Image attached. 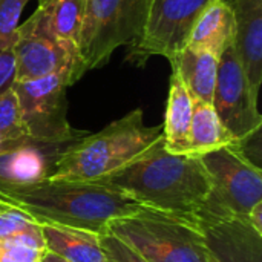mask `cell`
Masks as SVG:
<instances>
[{"label": "cell", "instance_id": "6da1fadb", "mask_svg": "<svg viewBox=\"0 0 262 262\" xmlns=\"http://www.w3.org/2000/svg\"><path fill=\"white\" fill-rule=\"evenodd\" d=\"M98 183L120 190L149 210L195 224L210 193V180L201 158L170 154L163 140Z\"/></svg>", "mask_w": 262, "mask_h": 262}, {"label": "cell", "instance_id": "7a4b0ae2", "mask_svg": "<svg viewBox=\"0 0 262 262\" xmlns=\"http://www.w3.org/2000/svg\"><path fill=\"white\" fill-rule=\"evenodd\" d=\"M0 203L20 209L38 224H55L104 233L111 221L144 210L120 190L98 181L51 180L0 186Z\"/></svg>", "mask_w": 262, "mask_h": 262}, {"label": "cell", "instance_id": "3957f363", "mask_svg": "<svg viewBox=\"0 0 262 262\" xmlns=\"http://www.w3.org/2000/svg\"><path fill=\"white\" fill-rule=\"evenodd\" d=\"M163 140V126H146L135 109L97 134L69 143L54 163L51 180L98 181L127 166Z\"/></svg>", "mask_w": 262, "mask_h": 262}, {"label": "cell", "instance_id": "277c9868", "mask_svg": "<svg viewBox=\"0 0 262 262\" xmlns=\"http://www.w3.org/2000/svg\"><path fill=\"white\" fill-rule=\"evenodd\" d=\"M106 232L130 246L147 262H209L201 227L166 213L144 209L111 221Z\"/></svg>", "mask_w": 262, "mask_h": 262}, {"label": "cell", "instance_id": "5b68a950", "mask_svg": "<svg viewBox=\"0 0 262 262\" xmlns=\"http://www.w3.org/2000/svg\"><path fill=\"white\" fill-rule=\"evenodd\" d=\"M210 180V193L198 213V226L229 218H247L262 203L261 167L252 163L238 144L200 157Z\"/></svg>", "mask_w": 262, "mask_h": 262}, {"label": "cell", "instance_id": "8992f818", "mask_svg": "<svg viewBox=\"0 0 262 262\" xmlns=\"http://www.w3.org/2000/svg\"><path fill=\"white\" fill-rule=\"evenodd\" d=\"M147 0H86L78 52L86 71L101 68L115 49L138 37Z\"/></svg>", "mask_w": 262, "mask_h": 262}, {"label": "cell", "instance_id": "52a82bcc", "mask_svg": "<svg viewBox=\"0 0 262 262\" xmlns=\"http://www.w3.org/2000/svg\"><path fill=\"white\" fill-rule=\"evenodd\" d=\"M72 83L64 74L12 83L20 106L21 123L31 141L66 146L83 137L68 121L66 89Z\"/></svg>", "mask_w": 262, "mask_h": 262}, {"label": "cell", "instance_id": "ba28073f", "mask_svg": "<svg viewBox=\"0 0 262 262\" xmlns=\"http://www.w3.org/2000/svg\"><path fill=\"white\" fill-rule=\"evenodd\" d=\"M212 0H147L141 31L129 45L127 61L144 66L152 55L169 61L180 54L201 11Z\"/></svg>", "mask_w": 262, "mask_h": 262}, {"label": "cell", "instance_id": "9c48e42d", "mask_svg": "<svg viewBox=\"0 0 262 262\" xmlns=\"http://www.w3.org/2000/svg\"><path fill=\"white\" fill-rule=\"evenodd\" d=\"M212 104L235 144H241L262 129L258 97L247 81L233 46L220 57Z\"/></svg>", "mask_w": 262, "mask_h": 262}, {"label": "cell", "instance_id": "30bf717a", "mask_svg": "<svg viewBox=\"0 0 262 262\" xmlns=\"http://www.w3.org/2000/svg\"><path fill=\"white\" fill-rule=\"evenodd\" d=\"M14 54L15 81L64 74L74 84L88 72L77 46L20 28H17Z\"/></svg>", "mask_w": 262, "mask_h": 262}, {"label": "cell", "instance_id": "8fae6325", "mask_svg": "<svg viewBox=\"0 0 262 262\" xmlns=\"http://www.w3.org/2000/svg\"><path fill=\"white\" fill-rule=\"evenodd\" d=\"M200 227L209 262H262V233L246 218H229Z\"/></svg>", "mask_w": 262, "mask_h": 262}, {"label": "cell", "instance_id": "7c38bea8", "mask_svg": "<svg viewBox=\"0 0 262 262\" xmlns=\"http://www.w3.org/2000/svg\"><path fill=\"white\" fill-rule=\"evenodd\" d=\"M235 14L233 51L253 94L262 84V0H227Z\"/></svg>", "mask_w": 262, "mask_h": 262}, {"label": "cell", "instance_id": "4fadbf2b", "mask_svg": "<svg viewBox=\"0 0 262 262\" xmlns=\"http://www.w3.org/2000/svg\"><path fill=\"white\" fill-rule=\"evenodd\" d=\"M66 146H49L28 140L2 152L0 186H25L49 178L58 154Z\"/></svg>", "mask_w": 262, "mask_h": 262}, {"label": "cell", "instance_id": "5bb4252c", "mask_svg": "<svg viewBox=\"0 0 262 262\" xmlns=\"http://www.w3.org/2000/svg\"><path fill=\"white\" fill-rule=\"evenodd\" d=\"M86 0H38L34 14L18 28L49 35L78 48Z\"/></svg>", "mask_w": 262, "mask_h": 262}, {"label": "cell", "instance_id": "9a60e30c", "mask_svg": "<svg viewBox=\"0 0 262 262\" xmlns=\"http://www.w3.org/2000/svg\"><path fill=\"white\" fill-rule=\"evenodd\" d=\"M233 37L235 14L230 3L227 0H212L196 18L186 46L221 57L233 45Z\"/></svg>", "mask_w": 262, "mask_h": 262}, {"label": "cell", "instance_id": "2e32d148", "mask_svg": "<svg viewBox=\"0 0 262 262\" xmlns=\"http://www.w3.org/2000/svg\"><path fill=\"white\" fill-rule=\"evenodd\" d=\"M220 57L207 51L184 48L170 60L172 72H175L193 101L212 104L218 77Z\"/></svg>", "mask_w": 262, "mask_h": 262}, {"label": "cell", "instance_id": "e0dca14e", "mask_svg": "<svg viewBox=\"0 0 262 262\" xmlns=\"http://www.w3.org/2000/svg\"><path fill=\"white\" fill-rule=\"evenodd\" d=\"M193 114V98L172 72L169 83V97L163 126V146L167 152L184 155L190 149V123Z\"/></svg>", "mask_w": 262, "mask_h": 262}, {"label": "cell", "instance_id": "ac0fdd59", "mask_svg": "<svg viewBox=\"0 0 262 262\" xmlns=\"http://www.w3.org/2000/svg\"><path fill=\"white\" fill-rule=\"evenodd\" d=\"M45 247L71 262H107L101 235L55 224H40Z\"/></svg>", "mask_w": 262, "mask_h": 262}, {"label": "cell", "instance_id": "d6986e66", "mask_svg": "<svg viewBox=\"0 0 262 262\" xmlns=\"http://www.w3.org/2000/svg\"><path fill=\"white\" fill-rule=\"evenodd\" d=\"M230 144H235V141L223 126L213 104L193 101L189 155L203 157L212 150Z\"/></svg>", "mask_w": 262, "mask_h": 262}, {"label": "cell", "instance_id": "ffe728a7", "mask_svg": "<svg viewBox=\"0 0 262 262\" xmlns=\"http://www.w3.org/2000/svg\"><path fill=\"white\" fill-rule=\"evenodd\" d=\"M0 241H11L46 250L41 226L20 209L0 203Z\"/></svg>", "mask_w": 262, "mask_h": 262}, {"label": "cell", "instance_id": "44dd1931", "mask_svg": "<svg viewBox=\"0 0 262 262\" xmlns=\"http://www.w3.org/2000/svg\"><path fill=\"white\" fill-rule=\"evenodd\" d=\"M0 140L5 144V150L29 140L21 123L20 106L12 86L0 92Z\"/></svg>", "mask_w": 262, "mask_h": 262}, {"label": "cell", "instance_id": "7402d4cb", "mask_svg": "<svg viewBox=\"0 0 262 262\" xmlns=\"http://www.w3.org/2000/svg\"><path fill=\"white\" fill-rule=\"evenodd\" d=\"M29 0H0V48H12L20 15Z\"/></svg>", "mask_w": 262, "mask_h": 262}, {"label": "cell", "instance_id": "603a6c76", "mask_svg": "<svg viewBox=\"0 0 262 262\" xmlns=\"http://www.w3.org/2000/svg\"><path fill=\"white\" fill-rule=\"evenodd\" d=\"M101 247L106 253L107 262H147L130 246L109 232L101 233Z\"/></svg>", "mask_w": 262, "mask_h": 262}, {"label": "cell", "instance_id": "cb8c5ba5", "mask_svg": "<svg viewBox=\"0 0 262 262\" xmlns=\"http://www.w3.org/2000/svg\"><path fill=\"white\" fill-rule=\"evenodd\" d=\"M45 252L18 243L0 241V262H40Z\"/></svg>", "mask_w": 262, "mask_h": 262}, {"label": "cell", "instance_id": "d4e9b609", "mask_svg": "<svg viewBox=\"0 0 262 262\" xmlns=\"http://www.w3.org/2000/svg\"><path fill=\"white\" fill-rule=\"evenodd\" d=\"M15 81V54L12 48H0V92Z\"/></svg>", "mask_w": 262, "mask_h": 262}, {"label": "cell", "instance_id": "484cf974", "mask_svg": "<svg viewBox=\"0 0 262 262\" xmlns=\"http://www.w3.org/2000/svg\"><path fill=\"white\" fill-rule=\"evenodd\" d=\"M256 232L262 233V203H258L255 207H252V210L249 212L247 218H246Z\"/></svg>", "mask_w": 262, "mask_h": 262}, {"label": "cell", "instance_id": "4316f807", "mask_svg": "<svg viewBox=\"0 0 262 262\" xmlns=\"http://www.w3.org/2000/svg\"><path fill=\"white\" fill-rule=\"evenodd\" d=\"M40 262H71V261H68V259H64V258H61V256H58V255H55V253H52V252H48V250H46Z\"/></svg>", "mask_w": 262, "mask_h": 262}]
</instances>
